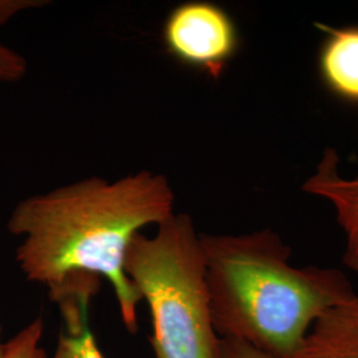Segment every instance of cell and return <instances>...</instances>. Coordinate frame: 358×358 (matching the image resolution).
I'll return each instance as SVG.
<instances>
[{"label":"cell","instance_id":"cell-4","mask_svg":"<svg viewBox=\"0 0 358 358\" xmlns=\"http://www.w3.org/2000/svg\"><path fill=\"white\" fill-rule=\"evenodd\" d=\"M167 53L180 64L217 80L239 50V31L220 6L186 1L174 7L162 27Z\"/></svg>","mask_w":358,"mask_h":358},{"label":"cell","instance_id":"cell-7","mask_svg":"<svg viewBox=\"0 0 358 358\" xmlns=\"http://www.w3.org/2000/svg\"><path fill=\"white\" fill-rule=\"evenodd\" d=\"M321 28L328 34L321 50V76L337 96L358 103V27Z\"/></svg>","mask_w":358,"mask_h":358},{"label":"cell","instance_id":"cell-1","mask_svg":"<svg viewBox=\"0 0 358 358\" xmlns=\"http://www.w3.org/2000/svg\"><path fill=\"white\" fill-rule=\"evenodd\" d=\"M176 194L164 174L141 170L109 182L77 180L13 207L8 231L22 236L16 262L27 280L48 288L59 306L88 300L105 278L113 287L129 332L138 331L142 297L125 272V256L143 227L174 214Z\"/></svg>","mask_w":358,"mask_h":358},{"label":"cell","instance_id":"cell-12","mask_svg":"<svg viewBox=\"0 0 358 358\" xmlns=\"http://www.w3.org/2000/svg\"><path fill=\"white\" fill-rule=\"evenodd\" d=\"M47 1L38 0H0V27L6 24L16 13H22L28 8L40 7Z\"/></svg>","mask_w":358,"mask_h":358},{"label":"cell","instance_id":"cell-5","mask_svg":"<svg viewBox=\"0 0 358 358\" xmlns=\"http://www.w3.org/2000/svg\"><path fill=\"white\" fill-rule=\"evenodd\" d=\"M303 190L327 199L336 211L338 226L345 235L344 263L358 275V176L345 178L340 173V157L328 148Z\"/></svg>","mask_w":358,"mask_h":358},{"label":"cell","instance_id":"cell-13","mask_svg":"<svg viewBox=\"0 0 358 358\" xmlns=\"http://www.w3.org/2000/svg\"><path fill=\"white\" fill-rule=\"evenodd\" d=\"M3 349H4V345L0 344V358L3 357Z\"/></svg>","mask_w":358,"mask_h":358},{"label":"cell","instance_id":"cell-8","mask_svg":"<svg viewBox=\"0 0 358 358\" xmlns=\"http://www.w3.org/2000/svg\"><path fill=\"white\" fill-rule=\"evenodd\" d=\"M52 358H106L97 346L94 336L88 327V320L73 328H66L57 341Z\"/></svg>","mask_w":358,"mask_h":358},{"label":"cell","instance_id":"cell-9","mask_svg":"<svg viewBox=\"0 0 358 358\" xmlns=\"http://www.w3.org/2000/svg\"><path fill=\"white\" fill-rule=\"evenodd\" d=\"M43 319L38 317L4 344L1 358H48L40 345L43 337Z\"/></svg>","mask_w":358,"mask_h":358},{"label":"cell","instance_id":"cell-10","mask_svg":"<svg viewBox=\"0 0 358 358\" xmlns=\"http://www.w3.org/2000/svg\"><path fill=\"white\" fill-rule=\"evenodd\" d=\"M27 60L0 43V83H16L27 73Z\"/></svg>","mask_w":358,"mask_h":358},{"label":"cell","instance_id":"cell-6","mask_svg":"<svg viewBox=\"0 0 358 358\" xmlns=\"http://www.w3.org/2000/svg\"><path fill=\"white\" fill-rule=\"evenodd\" d=\"M294 358H358V294L325 310Z\"/></svg>","mask_w":358,"mask_h":358},{"label":"cell","instance_id":"cell-2","mask_svg":"<svg viewBox=\"0 0 358 358\" xmlns=\"http://www.w3.org/2000/svg\"><path fill=\"white\" fill-rule=\"evenodd\" d=\"M201 241L217 337L272 357L294 358L315 321L356 294L338 269L292 266L291 247L269 229Z\"/></svg>","mask_w":358,"mask_h":358},{"label":"cell","instance_id":"cell-3","mask_svg":"<svg viewBox=\"0 0 358 358\" xmlns=\"http://www.w3.org/2000/svg\"><path fill=\"white\" fill-rule=\"evenodd\" d=\"M125 272L150 309L155 358H217L201 234L189 214H171L129 244Z\"/></svg>","mask_w":358,"mask_h":358},{"label":"cell","instance_id":"cell-11","mask_svg":"<svg viewBox=\"0 0 358 358\" xmlns=\"http://www.w3.org/2000/svg\"><path fill=\"white\" fill-rule=\"evenodd\" d=\"M217 358H275L256 349L248 343L231 338L219 337L217 340Z\"/></svg>","mask_w":358,"mask_h":358}]
</instances>
